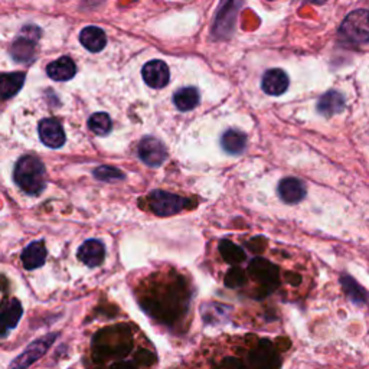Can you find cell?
<instances>
[{"mask_svg": "<svg viewBox=\"0 0 369 369\" xmlns=\"http://www.w3.org/2000/svg\"><path fill=\"white\" fill-rule=\"evenodd\" d=\"M136 294L137 302L152 319L170 330H186L193 291L183 274L174 269L154 271L140 281Z\"/></svg>", "mask_w": 369, "mask_h": 369, "instance_id": "obj_1", "label": "cell"}, {"mask_svg": "<svg viewBox=\"0 0 369 369\" xmlns=\"http://www.w3.org/2000/svg\"><path fill=\"white\" fill-rule=\"evenodd\" d=\"M133 341L130 338V330L126 325L113 326L97 333L93 341V357L96 362L109 363V359H121L118 366H130L125 358L132 352Z\"/></svg>", "mask_w": 369, "mask_h": 369, "instance_id": "obj_2", "label": "cell"}, {"mask_svg": "<svg viewBox=\"0 0 369 369\" xmlns=\"http://www.w3.org/2000/svg\"><path fill=\"white\" fill-rule=\"evenodd\" d=\"M13 179L16 185L29 195H38L46 185L45 166L35 156H24L15 166Z\"/></svg>", "mask_w": 369, "mask_h": 369, "instance_id": "obj_3", "label": "cell"}, {"mask_svg": "<svg viewBox=\"0 0 369 369\" xmlns=\"http://www.w3.org/2000/svg\"><path fill=\"white\" fill-rule=\"evenodd\" d=\"M341 39L352 46L369 42V10L358 9L349 13L339 28Z\"/></svg>", "mask_w": 369, "mask_h": 369, "instance_id": "obj_4", "label": "cell"}, {"mask_svg": "<svg viewBox=\"0 0 369 369\" xmlns=\"http://www.w3.org/2000/svg\"><path fill=\"white\" fill-rule=\"evenodd\" d=\"M147 202L152 213L157 217H170L179 214L185 209L188 201L183 197L174 195L166 190H153L147 195Z\"/></svg>", "mask_w": 369, "mask_h": 369, "instance_id": "obj_5", "label": "cell"}, {"mask_svg": "<svg viewBox=\"0 0 369 369\" xmlns=\"http://www.w3.org/2000/svg\"><path fill=\"white\" fill-rule=\"evenodd\" d=\"M41 38V29L35 25L22 28L19 37L16 38L10 48V54L16 62H30L35 57V48Z\"/></svg>", "mask_w": 369, "mask_h": 369, "instance_id": "obj_6", "label": "cell"}, {"mask_svg": "<svg viewBox=\"0 0 369 369\" xmlns=\"http://www.w3.org/2000/svg\"><path fill=\"white\" fill-rule=\"evenodd\" d=\"M249 273L255 283L260 285L261 289L266 290V293H270L277 289L278 269L277 266L271 264L270 261L264 258H255L249 267Z\"/></svg>", "mask_w": 369, "mask_h": 369, "instance_id": "obj_7", "label": "cell"}, {"mask_svg": "<svg viewBox=\"0 0 369 369\" xmlns=\"http://www.w3.org/2000/svg\"><path fill=\"white\" fill-rule=\"evenodd\" d=\"M137 153H138L140 159H142V162H145L146 165H149L152 168L161 166L168 157V152H166L165 145L161 142V140H157L156 137L142 138V142L138 143Z\"/></svg>", "mask_w": 369, "mask_h": 369, "instance_id": "obj_8", "label": "cell"}, {"mask_svg": "<svg viewBox=\"0 0 369 369\" xmlns=\"http://www.w3.org/2000/svg\"><path fill=\"white\" fill-rule=\"evenodd\" d=\"M142 75H143L145 82L156 90L163 89V87L169 84V80H170L169 66L166 65V62L161 60L149 61L142 69Z\"/></svg>", "mask_w": 369, "mask_h": 369, "instance_id": "obj_9", "label": "cell"}, {"mask_svg": "<svg viewBox=\"0 0 369 369\" xmlns=\"http://www.w3.org/2000/svg\"><path fill=\"white\" fill-rule=\"evenodd\" d=\"M39 137L42 143L51 149H60L65 143L62 126L54 118H45L39 123Z\"/></svg>", "mask_w": 369, "mask_h": 369, "instance_id": "obj_10", "label": "cell"}, {"mask_svg": "<svg viewBox=\"0 0 369 369\" xmlns=\"http://www.w3.org/2000/svg\"><path fill=\"white\" fill-rule=\"evenodd\" d=\"M261 89L269 96H281L289 89V77L280 68H273L262 75Z\"/></svg>", "mask_w": 369, "mask_h": 369, "instance_id": "obj_11", "label": "cell"}, {"mask_svg": "<svg viewBox=\"0 0 369 369\" xmlns=\"http://www.w3.org/2000/svg\"><path fill=\"white\" fill-rule=\"evenodd\" d=\"M306 185L300 179L286 178L278 183V195L281 201H285L290 205L302 202L306 197Z\"/></svg>", "mask_w": 369, "mask_h": 369, "instance_id": "obj_12", "label": "cell"}, {"mask_svg": "<svg viewBox=\"0 0 369 369\" xmlns=\"http://www.w3.org/2000/svg\"><path fill=\"white\" fill-rule=\"evenodd\" d=\"M104 245L98 240H89L85 241L80 250H78V258L82 261L85 266L89 267H98L104 261Z\"/></svg>", "mask_w": 369, "mask_h": 369, "instance_id": "obj_13", "label": "cell"}, {"mask_svg": "<svg viewBox=\"0 0 369 369\" xmlns=\"http://www.w3.org/2000/svg\"><path fill=\"white\" fill-rule=\"evenodd\" d=\"M46 260V249L44 241H33L21 254V261L26 270H35L44 266Z\"/></svg>", "mask_w": 369, "mask_h": 369, "instance_id": "obj_14", "label": "cell"}, {"mask_svg": "<svg viewBox=\"0 0 369 369\" xmlns=\"http://www.w3.org/2000/svg\"><path fill=\"white\" fill-rule=\"evenodd\" d=\"M46 74L54 81H69L77 74V66L69 57L58 58L46 66Z\"/></svg>", "mask_w": 369, "mask_h": 369, "instance_id": "obj_15", "label": "cell"}, {"mask_svg": "<svg viewBox=\"0 0 369 369\" xmlns=\"http://www.w3.org/2000/svg\"><path fill=\"white\" fill-rule=\"evenodd\" d=\"M80 42L90 52H100L107 45L105 32L98 26H87L80 33Z\"/></svg>", "mask_w": 369, "mask_h": 369, "instance_id": "obj_16", "label": "cell"}, {"mask_svg": "<svg viewBox=\"0 0 369 369\" xmlns=\"http://www.w3.org/2000/svg\"><path fill=\"white\" fill-rule=\"evenodd\" d=\"M345 97L336 90H330L319 98L318 111L326 117H330L342 113L345 110Z\"/></svg>", "mask_w": 369, "mask_h": 369, "instance_id": "obj_17", "label": "cell"}, {"mask_svg": "<svg viewBox=\"0 0 369 369\" xmlns=\"http://www.w3.org/2000/svg\"><path fill=\"white\" fill-rule=\"evenodd\" d=\"M341 285L343 287V291L349 297V300L352 303L358 306H363L369 303V293L358 283L354 277H350L348 274H342Z\"/></svg>", "mask_w": 369, "mask_h": 369, "instance_id": "obj_18", "label": "cell"}, {"mask_svg": "<svg viewBox=\"0 0 369 369\" xmlns=\"http://www.w3.org/2000/svg\"><path fill=\"white\" fill-rule=\"evenodd\" d=\"M55 339V335H52L49 338H42L39 339L38 342H35L30 345V348L26 350V352L24 355H21L19 358H17L10 366L13 368H17V366H28L30 365L33 361H37L39 359L45 352H46V349L49 348V345L54 342Z\"/></svg>", "mask_w": 369, "mask_h": 369, "instance_id": "obj_19", "label": "cell"}, {"mask_svg": "<svg viewBox=\"0 0 369 369\" xmlns=\"http://www.w3.org/2000/svg\"><path fill=\"white\" fill-rule=\"evenodd\" d=\"M221 145L226 153L240 154L245 150V146H247V136L240 130H234V129L226 130L222 134Z\"/></svg>", "mask_w": 369, "mask_h": 369, "instance_id": "obj_20", "label": "cell"}, {"mask_svg": "<svg viewBox=\"0 0 369 369\" xmlns=\"http://www.w3.org/2000/svg\"><path fill=\"white\" fill-rule=\"evenodd\" d=\"M173 102L181 111H190L199 104V91L193 87L181 89L173 96Z\"/></svg>", "mask_w": 369, "mask_h": 369, "instance_id": "obj_21", "label": "cell"}, {"mask_svg": "<svg viewBox=\"0 0 369 369\" xmlns=\"http://www.w3.org/2000/svg\"><path fill=\"white\" fill-rule=\"evenodd\" d=\"M25 82V74L24 73H10L3 74L2 80H0V90H2V98L8 100L21 91Z\"/></svg>", "mask_w": 369, "mask_h": 369, "instance_id": "obj_22", "label": "cell"}, {"mask_svg": "<svg viewBox=\"0 0 369 369\" xmlns=\"http://www.w3.org/2000/svg\"><path fill=\"white\" fill-rule=\"evenodd\" d=\"M22 316V306L21 303L16 300V298H12V300L3 307V314H2V322H3V336H6V330L13 329L17 322H19Z\"/></svg>", "mask_w": 369, "mask_h": 369, "instance_id": "obj_23", "label": "cell"}, {"mask_svg": "<svg viewBox=\"0 0 369 369\" xmlns=\"http://www.w3.org/2000/svg\"><path fill=\"white\" fill-rule=\"evenodd\" d=\"M89 127L98 136H105L111 132L113 123L107 113H96L89 120Z\"/></svg>", "mask_w": 369, "mask_h": 369, "instance_id": "obj_24", "label": "cell"}, {"mask_svg": "<svg viewBox=\"0 0 369 369\" xmlns=\"http://www.w3.org/2000/svg\"><path fill=\"white\" fill-rule=\"evenodd\" d=\"M94 174L97 179L104 181V182H114V181L125 179V174H123L120 170L114 168H109V166H100L98 169H96Z\"/></svg>", "mask_w": 369, "mask_h": 369, "instance_id": "obj_25", "label": "cell"}, {"mask_svg": "<svg viewBox=\"0 0 369 369\" xmlns=\"http://www.w3.org/2000/svg\"><path fill=\"white\" fill-rule=\"evenodd\" d=\"M303 2L313 3V5H323V3H326V2H327V0H303Z\"/></svg>", "mask_w": 369, "mask_h": 369, "instance_id": "obj_26", "label": "cell"}, {"mask_svg": "<svg viewBox=\"0 0 369 369\" xmlns=\"http://www.w3.org/2000/svg\"><path fill=\"white\" fill-rule=\"evenodd\" d=\"M270 2H271V0H270Z\"/></svg>", "mask_w": 369, "mask_h": 369, "instance_id": "obj_27", "label": "cell"}]
</instances>
